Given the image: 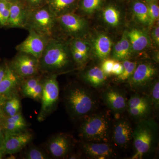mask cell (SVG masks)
<instances>
[{
  "mask_svg": "<svg viewBox=\"0 0 159 159\" xmlns=\"http://www.w3.org/2000/svg\"><path fill=\"white\" fill-rule=\"evenodd\" d=\"M77 0H46V5L56 17L70 12L74 8Z\"/></svg>",
  "mask_w": 159,
  "mask_h": 159,
  "instance_id": "cell-22",
  "label": "cell"
},
{
  "mask_svg": "<svg viewBox=\"0 0 159 159\" xmlns=\"http://www.w3.org/2000/svg\"><path fill=\"white\" fill-rule=\"evenodd\" d=\"M24 158L26 159H47L50 157L45 152L38 147H30L28 149L25 154Z\"/></svg>",
  "mask_w": 159,
  "mask_h": 159,
  "instance_id": "cell-29",
  "label": "cell"
},
{
  "mask_svg": "<svg viewBox=\"0 0 159 159\" xmlns=\"http://www.w3.org/2000/svg\"><path fill=\"white\" fill-rule=\"evenodd\" d=\"M2 148L5 155L19 152L33 139L32 133L26 130L14 134H4Z\"/></svg>",
  "mask_w": 159,
  "mask_h": 159,
  "instance_id": "cell-10",
  "label": "cell"
},
{
  "mask_svg": "<svg viewBox=\"0 0 159 159\" xmlns=\"http://www.w3.org/2000/svg\"><path fill=\"white\" fill-rule=\"evenodd\" d=\"M157 132V125L153 120H140L133 132L135 153L131 159H142L154 145Z\"/></svg>",
  "mask_w": 159,
  "mask_h": 159,
  "instance_id": "cell-4",
  "label": "cell"
},
{
  "mask_svg": "<svg viewBox=\"0 0 159 159\" xmlns=\"http://www.w3.org/2000/svg\"><path fill=\"white\" fill-rule=\"evenodd\" d=\"M10 3L0 0V26H7L9 15Z\"/></svg>",
  "mask_w": 159,
  "mask_h": 159,
  "instance_id": "cell-33",
  "label": "cell"
},
{
  "mask_svg": "<svg viewBox=\"0 0 159 159\" xmlns=\"http://www.w3.org/2000/svg\"><path fill=\"white\" fill-rule=\"evenodd\" d=\"M133 10L135 16L140 23L148 25L149 18L147 5L140 1H136L134 3Z\"/></svg>",
  "mask_w": 159,
  "mask_h": 159,
  "instance_id": "cell-25",
  "label": "cell"
},
{
  "mask_svg": "<svg viewBox=\"0 0 159 159\" xmlns=\"http://www.w3.org/2000/svg\"><path fill=\"white\" fill-rule=\"evenodd\" d=\"M122 64L118 61H115L114 63L113 66L112 70V74H115V72L120 68V67L122 66Z\"/></svg>",
  "mask_w": 159,
  "mask_h": 159,
  "instance_id": "cell-42",
  "label": "cell"
},
{
  "mask_svg": "<svg viewBox=\"0 0 159 159\" xmlns=\"http://www.w3.org/2000/svg\"><path fill=\"white\" fill-rule=\"evenodd\" d=\"M115 61L114 59L106 58L102 62L101 69L106 76L112 74V70Z\"/></svg>",
  "mask_w": 159,
  "mask_h": 159,
  "instance_id": "cell-38",
  "label": "cell"
},
{
  "mask_svg": "<svg viewBox=\"0 0 159 159\" xmlns=\"http://www.w3.org/2000/svg\"><path fill=\"white\" fill-rule=\"evenodd\" d=\"M20 79L9 66H7L5 76L0 81V95L9 98L16 93Z\"/></svg>",
  "mask_w": 159,
  "mask_h": 159,
  "instance_id": "cell-17",
  "label": "cell"
},
{
  "mask_svg": "<svg viewBox=\"0 0 159 159\" xmlns=\"http://www.w3.org/2000/svg\"><path fill=\"white\" fill-rule=\"evenodd\" d=\"M72 147V142L68 136L57 134L50 138L47 144L49 154L54 158L65 157L68 155Z\"/></svg>",
  "mask_w": 159,
  "mask_h": 159,
  "instance_id": "cell-13",
  "label": "cell"
},
{
  "mask_svg": "<svg viewBox=\"0 0 159 159\" xmlns=\"http://www.w3.org/2000/svg\"><path fill=\"white\" fill-rule=\"evenodd\" d=\"M145 1H146V2H152V1H154V0H145Z\"/></svg>",
  "mask_w": 159,
  "mask_h": 159,
  "instance_id": "cell-47",
  "label": "cell"
},
{
  "mask_svg": "<svg viewBox=\"0 0 159 159\" xmlns=\"http://www.w3.org/2000/svg\"><path fill=\"white\" fill-rule=\"evenodd\" d=\"M57 74H51L43 80V90L40 100L41 106L37 119L39 122L45 120L57 107L59 96Z\"/></svg>",
  "mask_w": 159,
  "mask_h": 159,
  "instance_id": "cell-6",
  "label": "cell"
},
{
  "mask_svg": "<svg viewBox=\"0 0 159 159\" xmlns=\"http://www.w3.org/2000/svg\"><path fill=\"white\" fill-rule=\"evenodd\" d=\"M148 96L152 108L155 110L159 109V82L156 80L151 86L149 94Z\"/></svg>",
  "mask_w": 159,
  "mask_h": 159,
  "instance_id": "cell-30",
  "label": "cell"
},
{
  "mask_svg": "<svg viewBox=\"0 0 159 159\" xmlns=\"http://www.w3.org/2000/svg\"><path fill=\"white\" fill-rule=\"evenodd\" d=\"M4 132L3 131L2 126V124L0 123V147H2L3 141H4Z\"/></svg>",
  "mask_w": 159,
  "mask_h": 159,
  "instance_id": "cell-43",
  "label": "cell"
},
{
  "mask_svg": "<svg viewBox=\"0 0 159 159\" xmlns=\"http://www.w3.org/2000/svg\"><path fill=\"white\" fill-rule=\"evenodd\" d=\"M83 80L95 88L101 87L106 80L107 76L101 68L94 66L89 69L81 75Z\"/></svg>",
  "mask_w": 159,
  "mask_h": 159,
  "instance_id": "cell-21",
  "label": "cell"
},
{
  "mask_svg": "<svg viewBox=\"0 0 159 159\" xmlns=\"http://www.w3.org/2000/svg\"><path fill=\"white\" fill-rule=\"evenodd\" d=\"M83 151L91 158L104 159L112 157L115 155L112 146L107 142H85L83 143Z\"/></svg>",
  "mask_w": 159,
  "mask_h": 159,
  "instance_id": "cell-16",
  "label": "cell"
},
{
  "mask_svg": "<svg viewBox=\"0 0 159 159\" xmlns=\"http://www.w3.org/2000/svg\"><path fill=\"white\" fill-rule=\"evenodd\" d=\"M4 134L17 133L25 130L28 124L21 112L12 116L6 117L1 123Z\"/></svg>",
  "mask_w": 159,
  "mask_h": 159,
  "instance_id": "cell-18",
  "label": "cell"
},
{
  "mask_svg": "<svg viewBox=\"0 0 159 159\" xmlns=\"http://www.w3.org/2000/svg\"><path fill=\"white\" fill-rule=\"evenodd\" d=\"M29 34L24 41L16 47L19 52L30 54L39 60L51 38L39 34L33 30H29Z\"/></svg>",
  "mask_w": 159,
  "mask_h": 159,
  "instance_id": "cell-8",
  "label": "cell"
},
{
  "mask_svg": "<svg viewBox=\"0 0 159 159\" xmlns=\"http://www.w3.org/2000/svg\"><path fill=\"white\" fill-rule=\"evenodd\" d=\"M57 17L47 5L34 9H29L25 29L51 38Z\"/></svg>",
  "mask_w": 159,
  "mask_h": 159,
  "instance_id": "cell-5",
  "label": "cell"
},
{
  "mask_svg": "<svg viewBox=\"0 0 159 159\" xmlns=\"http://www.w3.org/2000/svg\"><path fill=\"white\" fill-rule=\"evenodd\" d=\"M7 97L0 95V123H2L3 120L6 118L4 114V107Z\"/></svg>",
  "mask_w": 159,
  "mask_h": 159,
  "instance_id": "cell-40",
  "label": "cell"
},
{
  "mask_svg": "<svg viewBox=\"0 0 159 159\" xmlns=\"http://www.w3.org/2000/svg\"><path fill=\"white\" fill-rule=\"evenodd\" d=\"M29 78L22 85V91L24 95L37 85V84L41 80L40 77L34 76Z\"/></svg>",
  "mask_w": 159,
  "mask_h": 159,
  "instance_id": "cell-36",
  "label": "cell"
},
{
  "mask_svg": "<svg viewBox=\"0 0 159 159\" xmlns=\"http://www.w3.org/2000/svg\"><path fill=\"white\" fill-rule=\"evenodd\" d=\"M102 17L106 23L112 27L118 26L120 22V12L113 6H107L104 9Z\"/></svg>",
  "mask_w": 159,
  "mask_h": 159,
  "instance_id": "cell-24",
  "label": "cell"
},
{
  "mask_svg": "<svg viewBox=\"0 0 159 159\" xmlns=\"http://www.w3.org/2000/svg\"><path fill=\"white\" fill-rule=\"evenodd\" d=\"M9 2H17V1H22V0H5Z\"/></svg>",
  "mask_w": 159,
  "mask_h": 159,
  "instance_id": "cell-46",
  "label": "cell"
},
{
  "mask_svg": "<svg viewBox=\"0 0 159 159\" xmlns=\"http://www.w3.org/2000/svg\"><path fill=\"white\" fill-rule=\"evenodd\" d=\"M64 94L66 109L72 119H83L98 106V100L94 93L83 86H70L66 89Z\"/></svg>",
  "mask_w": 159,
  "mask_h": 159,
  "instance_id": "cell-1",
  "label": "cell"
},
{
  "mask_svg": "<svg viewBox=\"0 0 159 159\" xmlns=\"http://www.w3.org/2000/svg\"><path fill=\"white\" fill-rule=\"evenodd\" d=\"M6 67H0V81L3 79L6 73Z\"/></svg>",
  "mask_w": 159,
  "mask_h": 159,
  "instance_id": "cell-44",
  "label": "cell"
},
{
  "mask_svg": "<svg viewBox=\"0 0 159 159\" xmlns=\"http://www.w3.org/2000/svg\"><path fill=\"white\" fill-rule=\"evenodd\" d=\"M43 85L42 80H41L37 85L29 92H27L24 96L35 100H40L42 95Z\"/></svg>",
  "mask_w": 159,
  "mask_h": 159,
  "instance_id": "cell-35",
  "label": "cell"
},
{
  "mask_svg": "<svg viewBox=\"0 0 159 159\" xmlns=\"http://www.w3.org/2000/svg\"><path fill=\"white\" fill-rule=\"evenodd\" d=\"M57 22L65 31L77 37L83 34L87 24L85 20L72 12H68L57 17Z\"/></svg>",
  "mask_w": 159,
  "mask_h": 159,
  "instance_id": "cell-12",
  "label": "cell"
},
{
  "mask_svg": "<svg viewBox=\"0 0 159 159\" xmlns=\"http://www.w3.org/2000/svg\"><path fill=\"white\" fill-rule=\"evenodd\" d=\"M80 136L85 142H108L110 134V121L102 114L88 115L83 119Z\"/></svg>",
  "mask_w": 159,
  "mask_h": 159,
  "instance_id": "cell-3",
  "label": "cell"
},
{
  "mask_svg": "<svg viewBox=\"0 0 159 159\" xmlns=\"http://www.w3.org/2000/svg\"><path fill=\"white\" fill-rule=\"evenodd\" d=\"M104 0H81L80 8L88 14L94 13L102 6Z\"/></svg>",
  "mask_w": 159,
  "mask_h": 159,
  "instance_id": "cell-27",
  "label": "cell"
},
{
  "mask_svg": "<svg viewBox=\"0 0 159 159\" xmlns=\"http://www.w3.org/2000/svg\"><path fill=\"white\" fill-rule=\"evenodd\" d=\"M29 9H37L46 4V0H24Z\"/></svg>",
  "mask_w": 159,
  "mask_h": 159,
  "instance_id": "cell-39",
  "label": "cell"
},
{
  "mask_svg": "<svg viewBox=\"0 0 159 159\" xmlns=\"http://www.w3.org/2000/svg\"><path fill=\"white\" fill-rule=\"evenodd\" d=\"M71 54L74 61L79 66H82L87 61L89 57L85 54L80 53L76 49L70 47Z\"/></svg>",
  "mask_w": 159,
  "mask_h": 159,
  "instance_id": "cell-37",
  "label": "cell"
},
{
  "mask_svg": "<svg viewBox=\"0 0 159 159\" xmlns=\"http://www.w3.org/2000/svg\"><path fill=\"white\" fill-rule=\"evenodd\" d=\"M121 50V57L122 60H126L129 57L131 53L132 49L130 43L127 35V31L122 34V38L119 40Z\"/></svg>",
  "mask_w": 159,
  "mask_h": 159,
  "instance_id": "cell-31",
  "label": "cell"
},
{
  "mask_svg": "<svg viewBox=\"0 0 159 159\" xmlns=\"http://www.w3.org/2000/svg\"><path fill=\"white\" fill-rule=\"evenodd\" d=\"M19 52L11 61L10 69L20 79L37 75L40 71L39 60L30 54Z\"/></svg>",
  "mask_w": 159,
  "mask_h": 159,
  "instance_id": "cell-7",
  "label": "cell"
},
{
  "mask_svg": "<svg viewBox=\"0 0 159 159\" xmlns=\"http://www.w3.org/2000/svg\"><path fill=\"white\" fill-rule=\"evenodd\" d=\"M112 42L107 35L100 34L94 39L93 47L94 54L100 59L107 58L110 54Z\"/></svg>",
  "mask_w": 159,
  "mask_h": 159,
  "instance_id": "cell-20",
  "label": "cell"
},
{
  "mask_svg": "<svg viewBox=\"0 0 159 159\" xmlns=\"http://www.w3.org/2000/svg\"><path fill=\"white\" fill-rule=\"evenodd\" d=\"M152 37L155 43L157 45H159V26H157L154 29L152 33Z\"/></svg>",
  "mask_w": 159,
  "mask_h": 159,
  "instance_id": "cell-41",
  "label": "cell"
},
{
  "mask_svg": "<svg viewBox=\"0 0 159 159\" xmlns=\"http://www.w3.org/2000/svg\"><path fill=\"white\" fill-rule=\"evenodd\" d=\"M70 47L89 57L90 46L89 43L85 41L78 38H75L71 42Z\"/></svg>",
  "mask_w": 159,
  "mask_h": 159,
  "instance_id": "cell-34",
  "label": "cell"
},
{
  "mask_svg": "<svg viewBox=\"0 0 159 159\" xmlns=\"http://www.w3.org/2000/svg\"><path fill=\"white\" fill-rule=\"evenodd\" d=\"M102 98L107 106L116 114H122L127 109L128 100L125 93L120 89H107L102 93Z\"/></svg>",
  "mask_w": 159,
  "mask_h": 159,
  "instance_id": "cell-11",
  "label": "cell"
},
{
  "mask_svg": "<svg viewBox=\"0 0 159 159\" xmlns=\"http://www.w3.org/2000/svg\"><path fill=\"white\" fill-rule=\"evenodd\" d=\"M112 129V137L115 144L122 148H126L132 139L133 129L130 122L125 119H119Z\"/></svg>",
  "mask_w": 159,
  "mask_h": 159,
  "instance_id": "cell-15",
  "label": "cell"
},
{
  "mask_svg": "<svg viewBox=\"0 0 159 159\" xmlns=\"http://www.w3.org/2000/svg\"><path fill=\"white\" fill-rule=\"evenodd\" d=\"M132 51L138 52L146 48L149 44V37L144 31L136 29L127 32Z\"/></svg>",
  "mask_w": 159,
  "mask_h": 159,
  "instance_id": "cell-19",
  "label": "cell"
},
{
  "mask_svg": "<svg viewBox=\"0 0 159 159\" xmlns=\"http://www.w3.org/2000/svg\"><path fill=\"white\" fill-rule=\"evenodd\" d=\"M20 100L16 93L13 94L7 98L4 109L6 118L16 115L20 112Z\"/></svg>",
  "mask_w": 159,
  "mask_h": 159,
  "instance_id": "cell-23",
  "label": "cell"
},
{
  "mask_svg": "<svg viewBox=\"0 0 159 159\" xmlns=\"http://www.w3.org/2000/svg\"><path fill=\"white\" fill-rule=\"evenodd\" d=\"M6 155L4 152V150L2 148V147H0V159L3 158V157Z\"/></svg>",
  "mask_w": 159,
  "mask_h": 159,
  "instance_id": "cell-45",
  "label": "cell"
},
{
  "mask_svg": "<svg viewBox=\"0 0 159 159\" xmlns=\"http://www.w3.org/2000/svg\"><path fill=\"white\" fill-rule=\"evenodd\" d=\"M10 3L9 15L7 26L25 29L29 9L24 0Z\"/></svg>",
  "mask_w": 159,
  "mask_h": 159,
  "instance_id": "cell-14",
  "label": "cell"
},
{
  "mask_svg": "<svg viewBox=\"0 0 159 159\" xmlns=\"http://www.w3.org/2000/svg\"><path fill=\"white\" fill-rule=\"evenodd\" d=\"M70 63L67 46L51 38L39 59L40 71L50 74H57L66 68Z\"/></svg>",
  "mask_w": 159,
  "mask_h": 159,
  "instance_id": "cell-2",
  "label": "cell"
},
{
  "mask_svg": "<svg viewBox=\"0 0 159 159\" xmlns=\"http://www.w3.org/2000/svg\"><path fill=\"white\" fill-rule=\"evenodd\" d=\"M148 7V15L149 18V26L153 25L154 23L158 20L159 16V7L157 2L154 0L152 2H148L147 4Z\"/></svg>",
  "mask_w": 159,
  "mask_h": 159,
  "instance_id": "cell-32",
  "label": "cell"
},
{
  "mask_svg": "<svg viewBox=\"0 0 159 159\" xmlns=\"http://www.w3.org/2000/svg\"><path fill=\"white\" fill-rule=\"evenodd\" d=\"M122 64L123 66V72L120 75L117 76V80L121 82L129 79L138 65L137 62H133L127 60H124Z\"/></svg>",
  "mask_w": 159,
  "mask_h": 159,
  "instance_id": "cell-28",
  "label": "cell"
},
{
  "mask_svg": "<svg viewBox=\"0 0 159 159\" xmlns=\"http://www.w3.org/2000/svg\"><path fill=\"white\" fill-rule=\"evenodd\" d=\"M157 73L154 66L148 63L137 65L135 70L128 80L129 85L133 90H142L149 84Z\"/></svg>",
  "mask_w": 159,
  "mask_h": 159,
  "instance_id": "cell-9",
  "label": "cell"
},
{
  "mask_svg": "<svg viewBox=\"0 0 159 159\" xmlns=\"http://www.w3.org/2000/svg\"><path fill=\"white\" fill-rule=\"evenodd\" d=\"M152 108L151 105H147L128 107L126 109L132 118L140 121L145 119L150 113Z\"/></svg>",
  "mask_w": 159,
  "mask_h": 159,
  "instance_id": "cell-26",
  "label": "cell"
}]
</instances>
